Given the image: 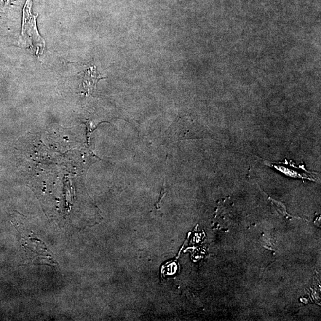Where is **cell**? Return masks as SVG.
<instances>
[{
    "mask_svg": "<svg viewBox=\"0 0 321 321\" xmlns=\"http://www.w3.org/2000/svg\"><path fill=\"white\" fill-rule=\"evenodd\" d=\"M31 0H27L23 9L22 36L25 37L26 44L36 54H40L44 50L45 43L37 32L36 16L31 13Z\"/></svg>",
    "mask_w": 321,
    "mask_h": 321,
    "instance_id": "1",
    "label": "cell"
},
{
    "mask_svg": "<svg viewBox=\"0 0 321 321\" xmlns=\"http://www.w3.org/2000/svg\"><path fill=\"white\" fill-rule=\"evenodd\" d=\"M103 79L98 74L95 66L90 67L85 72L83 79V89L86 93H89L94 91L99 80Z\"/></svg>",
    "mask_w": 321,
    "mask_h": 321,
    "instance_id": "2",
    "label": "cell"
}]
</instances>
